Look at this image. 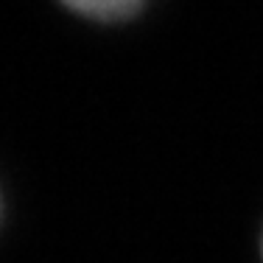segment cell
I'll list each match as a JSON object with an SVG mask.
<instances>
[{"label":"cell","instance_id":"obj_1","mask_svg":"<svg viewBox=\"0 0 263 263\" xmlns=\"http://www.w3.org/2000/svg\"><path fill=\"white\" fill-rule=\"evenodd\" d=\"M73 14L87 17L96 23H123L140 14L152 0H59Z\"/></svg>","mask_w":263,"mask_h":263}]
</instances>
